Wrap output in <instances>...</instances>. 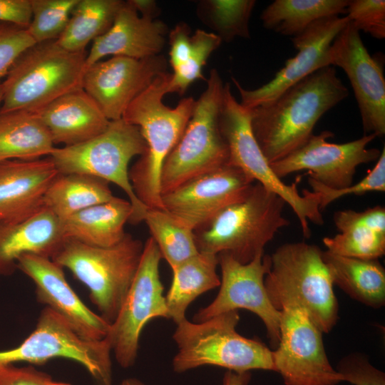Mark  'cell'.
<instances>
[{
  "mask_svg": "<svg viewBox=\"0 0 385 385\" xmlns=\"http://www.w3.org/2000/svg\"><path fill=\"white\" fill-rule=\"evenodd\" d=\"M86 57V51H67L56 40L29 47L1 81L0 112L37 113L62 96L83 88Z\"/></svg>",
  "mask_w": 385,
  "mask_h": 385,
  "instance_id": "cell-6",
  "label": "cell"
},
{
  "mask_svg": "<svg viewBox=\"0 0 385 385\" xmlns=\"http://www.w3.org/2000/svg\"><path fill=\"white\" fill-rule=\"evenodd\" d=\"M118 385H145L141 381L135 378H128L123 380Z\"/></svg>",
  "mask_w": 385,
  "mask_h": 385,
  "instance_id": "cell-45",
  "label": "cell"
},
{
  "mask_svg": "<svg viewBox=\"0 0 385 385\" xmlns=\"http://www.w3.org/2000/svg\"><path fill=\"white\" fill-rule=\"evenodd\" d=\"M255 4V0H202L196 13L222 42L230 43L236 37L250 38L249 21Z\"/></svg>",
  "mask_w": 385,
  "mask_h": 385,
  "instance_id": "cell-33",
  "label": "cell"
},
{
  "mask_svg": "<svg viewBox=\"0 0 385 385\" xmlns=\"http://www.w3.org/2000/svg\"><path fill=\"white\" fill-rule=\"evenodd\" d=\"M349 0H275L262 12V26L279 34L294 36L316 21L346 14Z\"/></svg>",
  "mask_w": 385,
  "mask_h": 385,
  "instance_id": "cell-31",
  "label": "cell"
},
{
  "mask_svg": "<svg viewBox=\"0 0 385 385\" xmlns=\"http://www.w3.org/2000/svg\"><path fill=\"white\" fill-rule=\"evenodd\" d=\"M160 252L153 237L144 244L133 281L106 337L118 364L123 368L134 365L139 339L146 324L157 317L169 319L163 286L160 277Z\"/></svg>",
  "mask_w": 385,
  "mask_h": 385,
  "instance_id": "cell-13",
  "label": "cell"
},
{
  "mask_svg": "<svg viewBox=\"0 0 385 385\" xmlns=\"http://www.w3.org/2000/svg\"><path fill=\"white\" fill-rule=\"evenodd\" d=\"M165 259L173 268L199 252L192 230L179 222L163 209H148L144 219Z\"/></svg>",
  "mask_w": 385,
  "mask_h": 385,
  "instance_id": "cell-34",
  "label": "cell"
},
{
  "mask_svg": "<svg viewBox=\"0 0 385 385\" xmlns=\"http://www.w3.org/2000/svg\"><path fill=\"white\" fill-rule=\"evenodd\" d=\"M127 2L141 17L154 20L160 14V9L154 0H128Z\"/></svg>",
  "mask_w": 385,
  "mask_h": 385,
  "instance_id": "cell-43",
  "label": "cell"
},
{
  "mask_svg": "<svg viewBox=\"0 0 385 385\" xmlns=\"http://www.w3.org/2000/svg\"><path fill=\"white\" fill-rule=\"evenodd\" d=\"M47 385H72V384L69 383H66V382L56 381L52 379L48 383Z\"/></svg>",
  "mask_w": 385,
  "mask_h": 385,
  "instance_id": "cell-46",
  "label": "cell"
},
{
  "mask_svg": "<svg viewBox=\"0 0 385 385\" xmlns=\"http://www.w3.org/2000/svg\"><path fill=\"white\" fill-rule=\"evenodd\" d=\"M190 28L185 22H179L169 31V63L173 70L183 65L191 54Z\"/></svg>",
  "mask_w": 385,
  "mask_h": 385,
  "instance_id": "cell-41",
  "label": "cell"
},
{
  "mask_svg": "<svg viewBox=\"0 0 385 385\" xmlns=\"http://www.w3.org/2000/svg\"><path fill=\"white\" fill-rule=\"evenodd\" d=\"M123 2L120 0H78L56 43L71 52L85 51L91 41L111 27Z\"/></svg>",
  "mask_w": 385,
  "mask_h": 385,
  "instance_id": "cell-32",
  "label": "cell"
},
{
  "mask_svg": "<svg viewBox=\"0 0 385 385\" xmlns=\"http://www.w3.org/2000/svg\"><path fill=\"white\" fill-rule=\"evenodd\" d=\"M58 175L51 158L0 162V224L24 220L43 207L44 195Z\"/></svg>",
  "mask_w": 385,
  "mask_h": 385,
  "instance_id": "cell-21",
  "label": "cell"
},
{
  "mask_svg": "<svg viewBox=\"0 0 385 385\" xmlns=\"http://www.w3.org/2000/svg\"><path fill=\"white\" fill-rule=\"evenodd\" d=\"M237 310L226 312L201 322L186 318L176 324L173 338L178 352L173 368L183 373L202 366H215L236 373L254 369L276 371L273 351L261 342L240 334Z\"/></svg>",
  "mask_w": 385,
  "mask_h": 385,
  "instance_id": "cell-5",
  "label": "cell"
},
{
  "mask_svg": "<svg viewBox=\"0 0 385 385\" xmlns=\"http://www.w3.org/2000/svg\"><path fill=\"white\" fill-rule=\"evenodd\" d=\"M115 196L109 183L86 174H59L47 189L43 206L61 221L88 207L105 203Z\"/></svg>",
  "mask_w": 385,
  "mask_h": 385,
  "instance_id": "cell-30",
  "label": "cell"
},
{
  "mask_svg": "<svg viewBox=\"0 0 385 385\" xmlns=\"http://www.w3.org/2000/svg\"><path fill=\"white\" fill-rule=\"evenodd\" d=\"M111 352L106 338L90 340L81 337L64 318L45 307L34 331L19 346L0 351V365H42L63 358L83 366L95 385H113Z\"/></svg>",
  "mask_w": 385,
  "mask_h": 385,
  "instance_id": "cell-12",
  "label": "cell"
},
{
  "mask_svg": "<svg viewBox=\"0 0 385 385\" xmlns=\"http://www.w3.org/2000/svg\"><path fill=\"white\" fill-rule=\"evenodd\" d=\"M349 96L334 66L324 67L251 110L254 136L271 164L302 146L317 121Z\"/></svg>",
  "mask_w": 385,
  "mask_h": 385,
  "instance_id": "cell-1",
  "label": "cell"
},
{
  "mask_svg": "<svg viewBox=\"0 0 385 385\" xmlns=\"http://www.w3.org/2000/svg\"><path fill=\"white\" fill-rule=\"evenodd\" d=\"M222 43L221 39L211 31L197 29L191 36L192 50L189 59L170 73L168 93L183 95L194 81L204 79L202 68Z\"/></svg>",
  "mask_w": 385,
  "mask_h": 385,
  "instance_id": "cell-35",
  "label": "cell"
},
{
  "mask_svg": "<svg viewBox=\"0 0 385 385\" xmlns=\"http://www.w3.org/2000/svg\"><path fill=\"white\" fill-rule=\"evenodd\" d=\"M333 284L355 300L372 308L385 304V270L378 260L344 257L322 251Z\"/></svg>",
  "mask_w": 385,
  "mask_h": 385,
  "instance_id": "cell-27",
  "label": "cell"
},
{
  "mask_svg": "<svg viewBox=\"0 0 385 385\" xmlns=\"http://www.w3.org/2000/svg\"><path fill=\"white\" fill-rule=\"evenodd\" d=\"M270 259L265 285L274 307L297 304L323 333L329 332L339 319V305L322 250L304 242L286 243Z\"/></svg>",
  "mask_w": 385,
  "mask_h": 385,
  "instance_id": "cell-4",
  "label": "cell"
},
{
  "mask_svg": "<svg viewBox=\"0 0 385 385\" xmlns=\"http://www.w3.org/2000/svg\"><path fill=\"white\" fill-rule=\"evenodd\" d=\"M255 183L241 170L227 164L163 194V208L195 230L245 198Z\"/></svg>",
  "mask_w": 385,
  "mask_h": 385,
  "instance_id": "cell-17",
  "label": "cell"
},
{
  "mask_svg": "<svg viewBox=\"0 0 385 385\" xmlns=\"http://www.w3.org/2000/svg\"><path fill=\"white\" fill-rule=\"evenodd\" d=\"M349 22L346 16H334L316 21L291 38L297 54L287 59L274 77L263 86L247 90L234 77L232 81L240 95V104L252 109L267 103L290 86L314 72L330 66L329 50L339 32Z\"/></svg>",
  "mask_w": 385,
  "mask_h": 385,
  "instance_id": "cell-19",
  "label": "cell"
},
{
  "mask_svg": "<svg viewBox=\"0 0 385 385\" xmlns=\"http://www.w3.org/2000/svg\"><path fill=\"white\" fill-rule=\"evenodd\" d=\"M284 200L255 182L242 200L193 230L200 252L226 253L241 264L264 252L278 231L289 225Z\"/></svg>",
  "mask_w": 385,
  "mask_h": 385,
  "instance_id": "cell-3",
  "label": "cell"
},
{
  "mask_svg": "<svg viewBox=\"0 0 385 385\" xmlns=\"http://www.w3.org/2000/svg\"><path fill=\"white\" fill-rule=\"evenodd\" d=\"M78 0H31L32 19L27 30L35 41H55L63 32Z\"/></svg>",
  "mask_w": 385,
  "mask_h": 385,
  "instance_id": "cell-36",
  "label": "cell"
},
{
  "mask_svg": "<svg viewBox=\"0 0 385 385\" xmlns=\"http://www.w3.org/2000/svg\"><path fill=\"white\" fill-rule=\"evenodd\" d=\"M333 136L329 130L313 134L302 146L270 164L279 178L307 170L312 194L318 200L321 211L344 196L346 189L353 185L359 165L376 161L381 154L377 148H366L376 138L374 134H364L344 143L328 142Z\"/></svg>",
  "mask_w": 385,
  "mask_h": 385,
  "instance_id": "cell-11",
  "label": "cell"
},
{
  "mask_svg": "<svg viewBox=\"0 0 385 385\" xmlns=\"http://www.w3.org/2000/svg\"><path fill=\"white\" fill-rule=\"evenodd\" d=\"M329 64L341 68L356 98L365 134H385V79L383 65L368 52L359 31L349 21L333 40Z\"/></svg>",
  "mask_w": 385,
  "mask_h": 385,
  "instance_id": "cell-16",
  "label": "cell"
},
{
  "mask_svg": "<svg viewBox=\"0 0 385 385\" xmlns=\"http://www.w3.org/2000/svg\"><path fill=\"white\" fill-rule=\"evenodd\" d=\"M143 247L140 240L128 233L109 247L91 246L66 239L51 260L68 269L88 289L100 315L111 324L133 281Z\"/></svg>",
  "mask_w": 385,
  "mask_h": 385,
  "instance_id": "cell-7",
  "label": "cell"
},
{
  "mask_svg": "<svg viewBox=\"0 0 385 385\" xmlns=\"http://www.w3.org/2000/svg\"><path fill=\"white\" fill-rule=\"evenodd\" d=\"M31 19V0H0V22L27 29Z\"/></svg>",
  "mask_w": 385,
  "mask_h": 385,
  "instance_id": "cell-42",
  "label": "cell"
},
{
  "mask_svg": "<svg viewBox=\"0 0 385 385\" xmlns=\"http://www.w3.org/2000/svg\"><path fill=\"white\" fill-rule=\"evenodd\" d=\"M145 150L146 143L138 127L120 118L111 120L103 133L84 143L55 148L49 157L59 174L90 175L118 186L133 207L129 222L137 225L144 221L148 207L133 190L128 165Z\"/></svg>",
  "mask_w": 385,
  "mask_h": 385,
  "instance_id": "cell-9",
  "label": "cell"
},
{
  "mask_svg": "<svg viewBox=\"0 0 385 385\" xmlns=\"http://www.w3.org/2000/svg\"><path fill=\"white\" fill-rule=\"evenodd\" d=\"M279 340L273 361L285 385H337L343 381L330 364L323 332L308 313L295 304L279 309Z\"/></svg>",
  "mask_w": 385,
  "mask_h": 385,
  "instance_id": "cell-14",
  "label": "cell"
},
{
  "mask_svg": "<svg viewBox=\"0 0 385 385\" xmlns=\"http://www.w3.org/2000/svg\"><path fill=\"white\" fill-rule=\"evenodd\" d=\"M170 78L168 72L152 83L129 105L123 115L138 127L146 143L145 152L129 170L138 199L148 209H163L160 178L164 162L180 138L192 113L195 100L182 99L175 108L163 103Z\"/></svg>",
  "mask_w": 385,
  "mask_h": 385,
  "instance_id": "cell-2",
  "label": "cell"
},
{
  "mask_svg": "<svg viewBox=\"0 0 385 385\" xmlns=\"http://www.w3.org/2000/svg\"><path fill=\"white\" fill-rule=\"evenodd\" d=\"M337 371L343 381L353 385H385V374L376 368L362 354L352 353L339 362Z\"/></svg>",
  "mask_w": 385,
  "mask_h": 385,
  "instance_id": "cell-39",
  "label": "cell"
},
{
  "mask_svg": "<svg viewBox=\"0 0 385 385\" xmlns=\"http://www.w3.org/2000/svg\"><path fill=\"white\" fill-rule=\"evenodd\" d=\"M35 43L27 29L0 22V80L18 57Z\"/></svg>",
  "mask_w": 385,
  "mask_h": 385,
  "instance_id": "cell-38",
  "label": "cell"
},
{
  "mask_svg": "<svg viewBox=\"0 0 385 385\" xmlns=\"http://www.w3.org/2000/svg\"><path fill=\"white\" fill-rule=\"evenodd\" d=\"M36 113L54 145L63 146L78 145L97 136L111 121L83 88L62 96Z\"/></svg>",
  "mask_w": 385,
  "mask_h": 385,
  "instance_id": "cell-24",
  "label": "cell"
},
{
  "mask_svg": "<svg viewBox=\"0 0 385 385\" xmlns=\"http://www.w3.org/2000/svg\"><path fill=\"white\" fill-rule=\"evenodd\" d=\"M168 32L165 23L141 17L127 1H123L111 27L93 41L86 68L107 56L143 59L160 55Z\"/></svg>",
  "mask_w": 385,
  "mask_h": 385,
  "instance_id": "cell-22",
  "label": "cell"
},
{
  "mask_svg": "<svg viewBox=\"0 0 385 385\" xmlns=\"http://www.w3.org/2000/svg\"><path fill=\"white\" fill-rule=\"evenodd\" d=\"M51 380L49 374L33 365H0V385H47Z\"/></svg>",
  "mask_w": 385,
  "mask_h": 385,
  "instance_id": "cell-40",
  "label": "cell"
},
{
  "mask_svg": "<svg viewBox=\"0 0 385 385\" xmlns=\"http://www.w3.org/2000/svg\"><path fill=\"white\" fill-rule=\"evenodd\" d=\"M218 265L217 255L199 252L172 268L173 280L165 296L170 319L179 323L197 297L220 287Z\"/></svg>",
  "mask_w": 385,
  "mask_h": 385,
  "instance_id": "cell-29",
  "label": "cell"
},
{
  "mask_svg": "<svg viewBox=\"0 0 385 385\" xmlns=\"http://www.w3.org/2000/svg\"><path fill=\"white\" fill-rule=\"evenodd\" d=\"M217 257L221 269L220 290L209 305L198 310L194 321L201 322L226 312L247 309L263 322L270 344L277 348L281 313L272 303L265 285L270 255L262 252L247 264L238 262L226 253Z\"/></svg>",
  "mask_w": 385,
  "mask_h": 385,
  "instance_id": "cell-15",
  "label": "cell"
},
{
  "mask_svg": "<svg viewBox=\"0 0 385 385\" xmlns=\"http://www.w3.org/2000/svg\"><path fill=\"white\" fill-rule=\"evenodd\" d=\"M2 98H3V88H2L1 81L0 80V104L2 102Z\"/></svg>",
  "mask_w": 385,
  "mask_h": 385,
  "instance_id": "cell-47",
  "label": "cell"
},
{
  "mask_svg": "<svg viewBox=\"0 0 385 385\" xmlns=\"http://www.w3.org/2000/svg\"><path fill=\"white\" fill-rule=\"evenodd\" d=\"M133 214L129 200L114 197L70 216L62 222L66 239L96 247H109L125 235L124 227Z\"/></svg>",
  "mask_w": 385,
  "mask_h": 385,
  "instance_id": "cell-26",
  "label": "cell"
},
{
  "mask_svg": "<svg viewBox=\"0 0 385 385\" xmlns=\"http://www.w3.org/2000/svg\"><path fill=\"white\" fill-rule=\"evenodd\" d=\"M224 85L212 69L207 88L195 101L191 117L161 173V194L228 163L229 151L219 125Z\"/></svg>",
  "mask_w": 385,
  "mask_h": 385,
  "instance_id": "cell-8",
  "label": "cell"
},
{
  "mask_svg": "<svg viewBox=\"0 0 385 385\" xmlns=\"http://www.w3.org/2000/svg\"><path fill=\"white\" fill-rule=\"evenodd\" d=\"M250 379V371L236 373L227 370L224 374L222 385H248Z\"/></svg>",
  "mask_w": 385,
  "mask_h": 385,
  "instance_id": "cell-44",
  "label": "cell"
},
{
  "mask_svg": "<svg viewBox=\"0 0 385 385\" xmlns=\"http://www.w3.org/2000/svg\"><path fill=\"white\" fill-rule=\"evenodd\" d=\"M334 222L339 233L326 237L327 250L344 257L378 260L385 254V208L377 205L364 211H337Z\"/></svg>",
  "mask_w": 385,
  "mask_h": 385,
  "instance_id": "cell-25",
  "label": "cell"
},
{
  "mask_svg": "<svg viewBox=\"0 0 385 385\" xmlns=\"http://www.w3.org/2000/svg\"><path fill=\"white\" fill-rule=\"evenodd\" d=\"M219 125L228 148L227 164L239 168L255 182L282 197L297 217L303 235L309 238V222L324 223L317 200L307 190L300 194L297 182L287 185L274 173L254 136L251 110L237 101L229 83L224 86Z\"/></svg>",
  "mask_w": 385,
  "mask_h": 385,
  "instance_id": "cell-10",
  "label": "cell"
},
{
  "mask_svg": "<svg viewBox=\"0 0 385 385\" xmlns=\"http://www.w3.org/2000/svg\"><path fill=\"white\" fill-rule=\"evenodd\" d=\"M346 16L360 31L376 39L385 37V1L349 0Z\"/></svg>",
  "mask_w": 385,
  "mask_h": 385,
  "instance_id": "cell-37",
  "label": "cell"
},
{
  "mask_svg": "<svg viewBox=\"0 0 385 385\" xmlns=\"http://www.w3.org/2000/svg\"><path fill=\"white\" fill-rule=\"evenodd\" d=\"M65 240L61 221L45 206L16 222L0 224V275L13 274L24 255L51 259Z\"/></svg>",
  "mask_w": 385,
  "mask_h": 385,
  "instance_id": "cell-23",
  "label": "cell"
},
{
  "mask_svg": "<svg viewBox=\"0 0 385 385\" xmlns=\"http://www.w3.org/2000/svg\"><path fill=\"white\" fill-rule=\"evenodd\" d=\"M54 145L37 113L26 111L0 112V162L48 157Z\"/></svg>",
  "mask_w": 385,
  "mask_h": 385,
  "instance_id": "cell-28",
  "label": "cell"
},
{
  "mask_svg": "<svg viewBox=\"0 0 385 385\" xmlns=\"http://www.w3.org/2000/svg\"><path fill=\"white\" fill-rule=\"evenodd\" d=\"M168 63L161 54L143 59L112 56L86 68L83 89L109 120H119L133 102L159 75Z\"/></svg>",
  "mask_w": 385,
  "mask_h": 385,
  "instance_id": "cell-18",
  "label": "cell"
},
{
  "mask_svg": "<svg viewBox=\"0 0 385 385\" xmlns=\"http://www.w3.org/2000/svg\"><path fill=\"white\" fill-rule=\"evenodd\" d=\"M16 267L34 283L38 302L64 318L81 337L90 340L107 337L111 324L79 298L61 266L51 258L26 254L18 259Z\"/></svg>",
  "mask_w": 385,
  "mask_h": 385,
  "instance_id": "cell-20",
  "label": "cell"
}]
</instances>
